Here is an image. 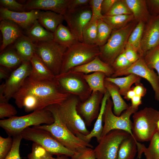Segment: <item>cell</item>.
<instances>
[{
    "mask_svg": "<svg viewBox=\"0 0 159 159\" xmlns=\"http://www.w3.org/2000/svg\"><path fill=\"white\" fill-rule=\"evenodd\" d=\"M130 135L121 130H113L102 137L94 149L96 159H117L120 145Z\"/></svg>",
    "mask_w": 159,
    "mask_h": 159,
    "instance_id": "cell-12",
    "label": "cell"
},
{
    "mask_svg": "<svg viewBox=\"0 0 159 159\" xmlns=\"http://www.w3.org/2000/svg\"><path fill=\"white\" fill-rule=\"evenodd\" d=\"M135 95V93L132 87L127 92L124 96V98L128 101L131 100Z\"/></svg>",
    "mask_w": 159,
    "mask_h": 159,
    "instance_id": "cell-57",
    "label": "cell"
},
{
    "mask_svg": "<svg viewBox=\"0 0 159 159\" xmlns=\"http://www.w3.org/2000/svg\"><path fill=\"white\" fill-rule=\"evenodd\" d=\"M37 20L44 28L53 33L64 20L63 15L51 11L40 10H39Z\"/></svg>",
    "mask_w": 159,
    "mask_h": 159,
    "instance_id": "cell-24",
    "label": "cell"
},
{
    "mask_svg": "<svg viewBox=\"0 0 159 159\" xmlns=\"http://www.w3.org/2000/svg\"><path fill=\"white\" fill-rule=\"evenodd\" d=\"M97 33L96 45L99 47L104 45L112 31L111 27L102 19L97 21Z\"/></svg>",
    "mask_w": 159,
    "mask_h": 159,
    "instance_id": "cell-37",
    "label": "cell"
},
{
    "mask_svg": "<svg viewBox=\"0 0 159 159\" xmlns=\"http://www.w3.org/2000/svg\"><path fill=\"white\" fill-rule=\"evenodd\" d=\"M141 79V77L138 75L131 74L124 77L113 78L106 77L105 80L117 85L119 88L120 95L124 96L131 89L132 85L134 84L140 82Z\"/></svg>",
    "mask_w": 159,
    "mask_h": 159,
    "instance_id": "cell-31",
    "label": "cell"
},
{
    "mask_svg": "<svg viewBox=\"0 0 159 159\" xmlns=\"http://www.w3.org/2000/svg\"><path fill=\"white\" fill-rule=\"evenodd\" d=\"M0 30L2 36V42L0 48L1 53L7 46L14 43L24 35L22 29L16 24L9 20L1 21Z\"/></svg>",
    "mask_w": 159,
    "mask_h": 159,
    "instance_id": "cell-19",
    "label": "cell"
},
{
    "mask_svg": "<svg viewBox=\"0 0 159 159\" xmlns=\"http://www.w3.org/2000/svg\"><path fill=\"white\" fill-rule=\"evenodd\" d=\"M54 121L52 112L46 108L35 111L24 116H14L0 120V126L9 136L19 135L27 127L38 126L42 124L50 125Z\"/></svg>",
    "mask_w": 159,
    "mask_h": 159,
    "instance_id": "cell-2",
    "label": "cell"
},
{
    "mask_svg": "<svg viewBox=\"0 0 159 159\" xmlns=\"http://www.w3.org/2000/svg\"><path fill=\"white\" fill-rule=\"evenodd\" d=\"M138 141L130 135L121 143L117 159H134L137 153Z\"/></svg>",
    "mask_w": 159,
    "mask_h": 159,
    "instance_id": "cell-32",
    "label": "cell"
},
{
    "mask_svg": "<svg viewBox=\"0 0 159 159\" xmlns=\"http://www.w3.org/2000/svg\"><path fill=\"white\" fill-rule=\"evenodd\" d=\"M103 0H90L89 5L92 11V17L89 22H97L102 19L104 16L102 13L101 5Z\"/></svg>",
    "mask_w": 159,
    "mask_h": 159,
    "instance_id": "cell-41",
    "label": "cell"
},
{
    "mask_svg": "<svg viewBox=\"0 0 159 159\" xmlns=\"http://www.w3.org/2000/svg\"><path fill=\"white\" fill-rule=\"evenodd\" d=\"M1 6L14 12L26 11L24 5L20 4L15 0H0Z\"/></svg>",
    "mask_w": 159,
    "mask_h": 159,
    "instance_id": "cell-45",
    "label": "cell"
},
{
    "mask_svg": "<svg viewBox=\"0 0 159 159\" xmlns=\"http://www.w3.org/2000/svg\"><path fill=\"white\" fill-rule=\"evenodd\" d=\"M104 86L109 92L113 103V112L117 116H120L130 106L124 100L119 92L118 87L114 83L105 80Z\"/></svg>",
    "mask_w": 159,
    "mask_h": 159,
    "instance_id": "cell-25",
    "label": "cell"
},
{
    "mask_svg": "<svg viewBox=\"0 0 159 159\" xmlns=\"http://www.w3.org/2000/svg\"><path fill=\"white\" fill-rule=\"evenodd\" d=\"M150 143L147 148L140 142L137 144V157L140 159L144 153L145 159H159V132L156 131L150 140Z\"/></svg>",
    "mask_w": 159,
    "mask_h": 159,
    "instance_id": "cell-29",
    "label": "cell"
},
{
    "mask_svg": "<svg viewBox=\"0 0 159 159\" xmlns=\"http://www.w3.org/2000/svg\"><path fill=\"white\" fill-rule=\"evenodd\" d=\"M103 96V94L98 91L92 92L86 100L78 103L77 107V111L86 126H90L92 122L97 118Z\"/></svg>",
    "mask_w": 159,
    "mask_h": 159,
    "instance_id": "cell-16",
    "label": "cell"
},
{
    "mask_svg": "<svg viewBox=\"0 0 159 159\" xmlns=\"http://www.w3.org/2000/svg\"><path fill=\"white\" fill-rule=\"evenodd\" d=\"M71 157V159H96L94 149L88 147L78 149Z\"/></svg>",
    "mask_w": 159,
    "mask_h": 159,
    "instance_id": "cell-44",
    "label": "cell"
},
{
    "mask_svg": "<svg viewBox=\"0 0 159 159\" xmlns=\"http://www.w3.org/2000/svg\"><path fill=\"white\" fill-rule=\"evenodd\" d=\"M124 52L126 57L131 64L140 58L137 52L130 47L126 46Z\"/></svg>",
    "mask_w": 159,
    "mask_h": 159,
    "instance_id": "cell-50",
    "label": "cell"
},
{
    "mask_svg": "<svg viewBox=\"0 0 159 159\" xmlns=\"http://www.w3.org/2000/svg\"><path fill=\"white\" fill-rule=\"evenodd\" d=\"M68 157L64 155H62L57 156L56 158H54L52 157V159H70Z\"/></svg>",
    "mask_w": 159,
    "mask_h": 159,
    "instance_id": "cell-59",
    "label": "cell"
},
{
    "mask_svg": "<svg viewBox=\"0 0 159 159\" xmlns=\"http://www.w3.org/2000/svg\"><path fill=\"white\" fill-rule=\"evenodd\" d=\"M110 97V95L107 90L102 98L100 109L98 116L95 123L93 128L89 134L86 136H82L80 139L84 141L89 143L91 139L93 137L96 138L98 143L101 138L103 129L102 122L103 116L107 100Z\"/></svg>",
    "mask_w": 159,
    "mask_h": 159,
    "instance_id": "cell-26",
    "label": "cell"
},
{
    "mask_svg": "<svg viewBox=\"0 0 159 159\" xmlns=\"http://www.w3.org/2000/svg\"><path fill=\"white\" fill-rule=\"evenodd\" d=\"M113 106L112 101L110 98L107 100L103 114V121L104 125L101 137L112 130H119L127 132L135 138L132 131V122L130 117L138 111V109L130 105L128 108L124 111L120 116H117L112 111Z\"/></svg>",
    "mask_w": 159,
    "mask_h": 159,
    "instance_id": "cell-10",
    "label": "cell"
},
{
    "mask_svg": "<svg viewBox=\"0 0 159 159\" xmlns=\"http://www.w3.org/2000/svg\"><path fill=\"white\" fill-rule=\"evenodd\" d=\"M8 102L6 99L4 93V83L0 86V103Z\"/></svg>",
    "mask_w": 159,
    "mask_h": 159,
    "instance_id": "cell-58",
    "label": "cell"
},
{
    "mask_svg": "<svg viewBox=\"0 0 159 159\" xmlns=\"http://www.w3.org/2000/svg\"><path fill=\"white\" fill-rule=\"evenodd\" d=\"M14 43V49L23 61H30L35 53V44L24 35Z\"/></svg>",
    "mask_w": 159,
    "mask_h": 159,
    "instance_id": "cell-28",
    "label": "cell"
},
{
    "mask_svg": "<svg viewBox=\"0 0 159 159\" xmlns=\"http://www.w3.org/2000/svg\"><path fill=\"white\" fill-rule=\"evenodd\" d=\"M39 11V10L33 9L24 12H14L1 6L0 20L11 21L19 25L22 29L26 30L37 19Z\"/></svg>",
    "mask_w": 159,
    "mask_h": 159,
    "instance_id": "cell-17",
    "label": "cell"
},
{
    "mask_svg": "<svg viewBox=\"0 0 159 159\" xmlns=\"http://www.w3.org/2000/svg\"><path fill=\"white\" fill-rule=\"evenodd\" d=\"M70 70L85 74L102 72L104 73L107 77H111L114 72L112 67L101 60L99 56L86 64L74 67Z\"/></svg>",
    "mask_w": 159,
    "mask_h": 159,
    "instance_id": "cell-23",
    "label": "cell"
},
{
    "mask_svg": "<svg viewBox=\"0 0 159 159\" xmlns=\"http://www.w3.org/2000/svg\"><path fill=\"white\" fill-rule=\"evenodd\" d=\"M144 26L143 22L140 21L130 34L126 45L135 50L140 58H143L140 46Z\"/></svg>",
    "mask_w": 159,
    "mask_h": 159,
    "instance_id": "cell-34",
    "label": "cell"
},
{
    "mask_svg": "<svg viewBox=\"0 0 159 159\" xmlns=\"http://www.w3.org/2000/svg\"><path fill=\"white\" fill-rule=\"evenodd\" d=\"M20 134L23 139L33 142L52 155L71 157L74 152L67 148L49 131L35 126L27 127Z\"/></svg>",
    "mask_w": 159,
    "mask_h": 159,
    "instance_id": "cell-7",
    "label": "cell"
},
{
    "mask_svg": "<svg viewBox=\"0 0 159 159\" xmlns=\"http://www.w3.org/2000/svg\"><path fill=\"white\" fill-rule=\"evenodd\" d=\"M84 74L70 70L55 76L61 90L64 92L77 97L81 102L91 95V90L84 77Z\"/></svg>",
    "mask_w": 159,
    "mask_h": 159,
    "instance_id": "cell-9",
    "label": "cell"
},
{
    "mask_svg": "<svg viewBox=\"0 0 159 159\" xmlns=\"http://www.w3.org/2000/svg\"><path fill=\"white\" fill-rule=\"evenodd\" d=\"M41 146L34 143L32 145L31 153L27 156L28 159H40Z\"/></svg>",
    "mask_w": 159,
    "mask_h": 159,
    "instance_id": "cell-51",
    "label": "cell"
},
{
    "mask_svg": "<svg viewBox=\"0 0 159 159\" xmlns=\"http://www.w3.org/2000/svg\"><path fill=\"white\" fill-rule=\"evenodd\" d=\"M117 0H103L101 5L102 13L105 15L110 10Z\"/></svg>",
    "mask_w": 159,
    "mask_h": 159,
    "instance_id": "cell-52",
    "label": "cell"
},
{
    "mask_svg": "<svg viewBox=\"0 0 159 159\" xmlns=\"http://www.w3.org/2000/svg\"><path fill=\"white\" fill-rule=\"evenodd\" d=\"M159 44V16H158L152 20L142 38L140 48L143 58L148 52Z\"/></svg>",
    "mask_w": 159,
    "mask_h": 159,
    "instance_id": "cell-20",
    "label": "cell"
},
{
    "mask_svg": "<svg viewBox=\"0 0 159 159\" xmlns=\"http://www.w3.org/2000/svg\"><path fill=\"white\" fill-rule=\"evenodd\" d=\"M97 33V22L93 23L89 22L85 25L82 31V42L89 44L96 45Z\"/></svg>",
    "mask_w": 159,
    "mask_h": 159,
    "instance_id": "cell-38",
    "label": "cell"
},
{
    "mask_svg": "<svg viewBox=\"0 0 159 159\" xmlns=\"http://www.w3.org/2000/svg\"><path fill=\"white\" fill-rule=\"evenodd\" d=\"M134 17L132 14L112 16L104 15V18L102 19L107 24L113 31L121 28L122 26L131 20Z\"/></svg>",
    "mask_w": 159,
    "mask_h": 159,
    "instance_id": "cell-36",
    "label": "cell"
},
{
    "mask_svg": "<svg viewBox=\"0 0 159 159\" xmlns=\"http://www.w3.org/2000/svg\"><path fill=\"white\" fill-rule=\"evenodd\" d=\"M133 24H130L113 30L106 43L99 47L100 59L111 66L117 57L124 50L129 37L133 31Z\"/></svg>",
    "mask_w": 159,
    "mask_h": 159,
    "instance_id": "cell-8",
    "label": "cell"
},
{
    "mask_svg": "<svg viewBox=\"0 0 159 159\" xmlns=\"http://www.w3.org/2000/svg\"><path fill=\"white\" fill-rule=\"evenodd\" d=\"M17 92L32 94L41 100L47 107L60 105L70 95L61 90L55 78L50 81H36L28 77Z\"/></svg>",
    "mask_w": 159,
    "mask_h": 159,
    "instance_id": "cell-1",
    "label": "cell"
},
{
    "mask_svg": "<svg viewBox=\"0 0 159 159\" xmlns=\"http://www.w3.org/2000/svg\"><path fill=\"white\" fill-rule=\"evenodd\" d=\"M133 74L146 80L151 85L155 93V99L159 102V78L154 70L149 68L143 58H140L125 69L114 72L111 76L117 77Z\"/></svg>",
    "mask_w": 159,
    "mask_h": 159,
    "instance_id": "cell-13",
    "label": "cell"
},
{
    "mask_svg": "<svg viewBox=\"0 0 159 159\" xmlns=\"http://www.w3.org/2000/svg\"><path fill=\"white\" fill-rule=\"evenodd\" d=\"M100 54L99 47L78 42L67 48L63 57L60 73L86 64Z\"/></svg>",
    "mask_w": 159,
    "mask_h": 159,
    "instance_id": "cell-6",
    "label": "cell"
},
{
    "mask_svg": "<svg viewBox=\"0 0 159 159\" xmlns=\"http://www.w3.org/2000/svg\"><path fill=\"white\" fill-rule=\"evenodd\" d=\"M26 36L35 44L53 40L54 33L46 29L36 20L32 26L25 30Z\"/></svg>",
    "mask_w": 159,
    "mask_h": 159,
    "instance_id": "cell-27",
    "label": "cell"
},
{
    "mask_svg": "<svg viewBox=\"0 0 159 159\" xmlns=\"http://www.w3.org/2000/svg\"><path fill=\"white\" fill-rule=\"evenodd\" d=\"M12 148L4 159H21L19 153V148L21 140L23 139L19 134L13 137Z\"/></svg>",
    "mask_w": 159,
    "mask_h": 159,
    "instance_id": "cell-43",
    "label": "cell"
},
{
    "mask_svg": "<svg viewBox=\"0 0 159 159\" xmlns=\"http://www.w3.org/2000/svg\"><path fill=\"white\" fill-rule=\"evenodd\" d=\"M17 111L15 107L8 102L0 103V118H9L15 116Z\"/></svg>",
    "mask_w": 159,
    "mask_h": 159,
    "instance_id": "cell-47",
    "label": "cell"
},
{
    "mask_svg": "<svg viewBox=\"0 0 159 159\" xmlns=\"http://www.w3.org/2000/svg\"><path fill=\"white\" fill-rule=\"evenodd\" d=\"M92 14L88 5L72 11H67L63 15L67 27L79 42H83L82 31L85 25L90 20Z\"/></svg>",
    "mask_w": 159,
    "mask_h": 159,
    "instance_id": "cell-14",
    "label": "cell"
},
{
    "mask_svg": "<svg viewBox=\"0 0 159 159\" xmlns=\"http://www.w3.org/2000/svg\"><path fill=\"white\" fill-rule=\"evenodd\" d=\"M10 69L7 67L0 65V79L7 80L10 76L11 73L9 72Z\"/></svg>",
    "mask_w": 159,
    "mask_h": 159,
    "instance_id": "cell-54",
    "label": "cell"
},
{
    "mask_svg": "<svg viewBox=\"0 0 159 159\" xmlns=\"http://www.w3.org/2000/svg\"><path fill=\"white\" fill-rule=\"evenodd\" d=\"M90 0H70L67 11H71L89 5Z\"/></svg>",
    "mask_w": 159,
    "mask_h": 159,
    "instance_id": "cell-49",
    "label": "cell"
},
{
    "mask_svg": "<svg viewBox=\"0 0 159 159\" xmlns=\"http://www.w3.org/2000/svg\"><path fill=\"white\" fill-rule=\"evenodd\" d=\"M132 131L138 141H150L157 131L156 123L159 118V110L146 107L133 114Z\"/></svg>",
    "mask_w": 159,
    "mask_h": 159,
    "instance_id": "cell-5",
    "label": "cell"
},
{
    "mask_svg": "<svg viewBox=\"0 0 159 159\" xmlns=\"http://www.w3.org/2000/svg\"><path fill=\"white\" fill-rule=\"evenodd\" d=\"M12 98L17 106L19 108H24L26 112L42 110L47 107L41 100L30 93L17 92Z\"/></svg>",
    "mask_w": 159,
    "mask_h": 159,
    "instance_id": "cell-21",
    "label": "cell"
},
{
    "mask_svg": "<svg viewBox=\"0 0 159 159\" xmlns=\"http://www.w3.org/2000/svg\"><path fill=\"white\" fill-rule=\"evenodd\" d=\"M131 13L123 1L117 0L110 10L105 15L112 16L124 14L130 15L131 14Z\"/></svg>",
    "mask_w": 159,
    "mask_h": 159,
    "instance_id": "cell-42",
    "label": "cell"
},
{
    "mask_svg": "<svg viewBox=\"0 0 159 159\" xmlns=\"http://www.w3.org/2000/svg\"><path fill=\"white\" fill-rule=\"evenodd\" d=\"M143 59L149 68L156 70L159 78V44L148 52Z\"/></svg>",
    "mask_w": 159,
    "mask_h": 159,
    "instance_id": "cell-39",
    "label": "cell"
},
{
    "mask_svg": "<svg viewBox=\"0 0 159 159\" xmlns=\"http://www.w3.org/2000/svg\"><path fill=\"white\" fill-rule=\"evenodd\" d=\"M35 44V54L55 76L59 74L67 48L53 40Z\"/></svg>",
    "mask_w": 159,
    "mask_h": 159,
    "instance_id": "cell-11",
    "label": "cell"
},
{
    "mask_svg": "<svg viewBox=\"0 0 159 159\" xmlns=\"http://www.w3.org/2000/svg\"><path fill=\"white\" fill-rule=\"evenodd\" d=\"M53 33V40L67 48L79 42L69 28L62 24L58 26Z\"/></svg>",
    "mask_w": 159,
    "mask_h": 159,
    "instance_id": "cell-30",
    "label": "cell"
},
{
    "mask_svg": "<svg viewBox=\"0 0 159 159\" xmlns=\"http://www.w3.org/2000/svg\"><path fill=\"white\" fill-rule=\"evenodd\" d=\"M32 70L30 61H24L11 72L9 77L4 83V95L8 101L19 90L30 74Z\"/></svg>",
    "mask_w": 159,
    "mask_h": 159,
    "instance_id": "cell-15",
    "label": "cell"
},
{
    "mask_svg": "<svg viewBox=\"0 0 159 159\" xmlns=\"http://www.w3.org/2000/svg\"><path fill=\"white\" fill-rule=\"evenodd\" d=\"M132 87L137 95L142 97L146 94V89L140 82L135 84V86Z\"/></svg>",
    "mask_w": 159,
    "mask_h": 159,
    "instance_id": "cell-53",
    "label": "cell"
},
{
    "mask_svg": "<svg viewBox=\"0 0 159 159\" xmlns=\"http://www.w3.org/2000/svg\"><path fill=\"white\" fill-rule=\"evenodd\" d=\"M131 64L126 57L123 51L117 57L111 66L115 72L126 68Z\"/></svg>",
    "mask_w": 159,
    "mask_h": 159,
    "instance_id": "cell-48",
    "label": "cell"
},
{
    "mask_svg": "<svg viewBox=\"0 0 159 159\" xmlns=\"http://www.w3.org/2000/svg\"><path fill=\"white\" fill-rule=\"evenodd\" d=\"M69 1L70 0H29L24 5L26 11H49L63 15L67 10Z\"/></svg>",
    "mask_w": 159,
    "mask_h": 159,
    "instance_id": "cell-18",
    "label": "cell"
},
{
    "mask_svg": "<svg viewBox=\"0 0 159 159\" xmlns=\"http://www.w3.org/2000/svg\"><path fill=\"white\" fill-rule=\"evenodd\" d=\"M46 108L53 114L54 122L50 125H44L35 127L49 131L64 147L74 152L82 148H93L92 145L76 136L67 127L59 118L55 105Z\"/></svg>",
    "mask_w": 159,
    "mask_h": 159,
    "instance_id": "cell-4",
    "label": "cell"
},
{
    "mask_svg": "<svg viewBox=\"0 0 159 159\" xmlns=\"http://www.w3.org/2000/svg\"><path fill=\"white\" fill-rule=\"evenodd\" d=\"M156 129L157 131L159 132V118L156 123Z\"/></svg>",
    "mask_w": 159,
    "mask_h": 159,
    "instance_id": "cell-60",
    "label": "cell"
},
{
    "mask_svg": "<svg viewBox=\"0 0 159 159\" xmlns=\"http://www.w3.org/2000/svg\"><path fill=\"white\" fill-rule=\"evenodd\" d=\"M134 16L136 18H140L145 11L143 1L140 0H125L123 1Z\"/></svg>",
    "mask_w": 159,
    "mask_h": 159,
    "instance_id": "cell-40",
    "label": "cell"
},
{
    "mask_svg": "<svg viewBox=\"0 0 159 159\" xmlns=\"http://www.w3.org/2000/svg\"><path fill=\"white\" fill-rule=\"evenodd\" d=\"M80 101L77 97L70 95L61 104L55 105L60 120L71 132L80 138L90 132L77 110V107Z\"/></svg>",
    "mask_w": 159,
    "mask_h": 159,
    "instance_id": "cell-3",
    "label": "cell"
},
{
    "mask_svg": "<svg viewBox=\"0 0 159 159\" xmlns=\"http://www.w3.org/2000/svg\"><path fill=\"white\" fill-rule=\"evenodd\" d=\"M13 138L9 136L6 138L0 136V159H4L10 150Z\"/></svg>",
    "mask_w": 159,
    "mask_h": 159,
    "instance_id": "cell-46",
    "label": "cell"
},
{
    "mask_svg": "<svg viewBox=\"0 0 159 159\" xmlns=\"http://www.w3.org/2000/svg\"><path fill=\"white\" fill-rule=\"evenodd\" d=\"M84 77L92 92L98 91L104 94L107 91L104 83L106 76L104 73L95 72L84 74Z\"/></svg>",
    "mask_w": 159,
    "mask_h": 159,
    "instance_id": "cell-33",
    "label": "cell"
},
{
    "mask_svg": "<svg viewBox=\"0 0 159 159\" xmlns=\"http://www.w3.org/2000/svg\"><path fill=\"white\" fill-rule=\"evenodd\" d=\"M52 155L41 146L40 159H52Z\"/></svg>",
    "mask_w": 159,
    "mask_h": 159,
    "instance_id": "cell-56",
    "label": "cell"
},
{
    "mask_svg": "<svg viewBox=\"0 0 159 159\" xmlns=\"http://www.w3.org/2000/svg\"><path fill=\"white\" fill-rule=\"evenodd\" d=\"M142 97H141L135 95L131 100V105L134 107L138 109V106L142 103Z\"/></svg>",
    "mask_w": 159,
    "mask_h": 159,
    "instance_id": "cell-55",
    "label": "cell"
},
{
    "mask_svg": "<svg viewBox=\"0 0 159 159\" xmlns=\"http://www.w3.org/2000/svg\"><path fill=\"white\" fill-rule=\"evenodd\" d=\"M23 61L14 49H7L1 53L0 65L10 69L19 66Z\"/></svg>",
    "mask_w": 159,
    "mask_h": 159,
    "instance_id": "cell-35",
    "label": "cell"
},
{
    "mask_svg": "<svg viewBox=\"0 0 159 159\" xmlns=\"http://www.w3.org/2000/svg\"><path fill=\"white\" fill-rule=\"evenodd\" d=\"M30 62L32 70L28 77L31 80L36 81H45L54 79L55 76L35 53Z\"/></svg>",
    "mask_w": 159,
    "mask_h": 159,
    "instance_id": "cell-22",
    "label": "cell"
}]
</instances>
